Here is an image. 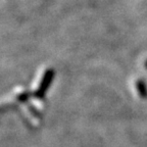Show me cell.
<instances>
[{
    "instance_id": "4",
    "label": "cell",
    "mask_w": 147,
    "mask_h": 147,
    "mask_svg": "<svg viewBox=\"0 0 147 147\" xmlns=\"http://www.w3.org/2000/svg\"><path fill=\"white\" fill-rule=\"evenodd\" d=\"M145 67H147V61H146V62H145Z\"/></svg>"
},
{
    "instance_id": "2",
    "label": "cell",
    "mask_w": 147,
    "mask_h": 147,
    "mask_svg": "<svg viewBox=\"0 0 147 147\" xmlns=\"http://www.w3.org/2000/svg\"><path fill=\"white\" fill-rule=\"evenodd\" d=\"M136 88H137L138 94L140 95L142 99H147V87L145 85L144 81L138 80L136 82Z\"/></svg>"
},
{
    "instance_id": "1",
    "label": "cell",
    "mask_w": 147,
    "mask_h": 147,
    "mask_svg": "<svg viewBox=\"0 0 147 147\" xmlns=\"http://www.w3.org/2000/svg\"><path fill=\"white\" fill-rule=\"evenodd\" d=\"M53 77H54V71H53L52 69H47V71H45L39 87H38L37 91L35 92V96L38 97V98H43V96L45 95L47 89L50 87L51 82H52V80H53Z\"/></svg>"
},
{
    "instance_id": "3",
    "label": "cell",
    "mask_w": 147,
    "mask_h": 147,
    "mask_svg": "<svg viewBox=\"0 0 147 147\" xmlns=\"http://www.w3.org/2000/svg\"><path fill=\"white\" fill-rule=\"evenodd\" d=\"M28 97H29V93H23L18 96V100L20 101H27Z\"/></svg>"
}]
</instances>
